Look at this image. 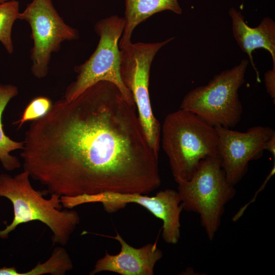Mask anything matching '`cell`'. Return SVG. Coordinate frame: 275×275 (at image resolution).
<instances>
[{"label": "cell", "mask_w": 275, "mask_h": 275, "mask_svg": "<svg viewBox=\"0 0 275 275\" xmlns=\"http://www.w3.org/2000/svg\"><path fill=\"white\" fill-rule=\"evenodd\" d=\"M32 121L20 156L24 170L48 194L146 195L160 186L158 153L135 103L115 84L97 82Z\"/></svg>", "instance_id": "6da1fadb"}, {"label": "cell", "mask_w": 275, "mask_h": 275, "mask_svg": "<svg viewBox=\"0 0 275 275\" xmlns=\"http://www.w3.org/2000/svg\"><path fill=\"white\" fill-rule=\"evenodd\" d=\"M30 174L25 170L12 176L0 174V197L11 201L13 218L9 225L0 230V237L7 238L19 225L32 221H39L52 233V241L62 246L68 243L80 222L78 213L74 210H63L61 197L51 194L49 199L46 189L36 190L32 186Z\"/></svg>", "instance_id": "7a4b0ae2"}, {"label": "cell", "mask_w": 275, "mask_h": 275, "mask_svg": "<svg viewBox=\"0 0 275 275\" xmlns=\"http://www.w3.org/2000/svg\"><path fill=\"white\" fill-rule=\"evenodd\" d=\"M161 132L162 147L176 183L189 179L202 160L219 155L215 127L192 112L179 108L169 114Z\"/></svg>", "instance_id": "3957f363"}, {"label": "cell", "mask_w": 275, "mask_h": 275, "mask_svg": "<svg viewBox=\"0 0 275 275\" xmlns=\"http://www.w3.org/2000/svg\"><path fill=\"white\" fill-rule=\"evenodd\" d=\"M177 183L183 209L199 215L208 238L212 240L226 204L236 193L222 167L219 155L202 160L189 179Z\"/></svg>", "instance_id": "277c9868"}, {"label": "cell", "mask_w": 275, "mask_h": 275, "mask_svg": "<svg viewBox=\"0 0 275 275\" xmlns=\"http://www.w3.org/2000/svg\"><path fill=\"white\" fill-rule=\"evenodd\" d=\"M248 64L243 59L215 75L206 85L191 90L184 97L180 108L193 113L214 127H234L242 114L238 92L245 81Z\"/></svg>", "instance_id": "5b68a950"}, {"label": "cell", "mask_w": 275, "mask_h": 275, "mask_svg": "<svg viewBox=\"0 0 275 275\" xmlns=\"http://www.w3.org/2000/svg\"><path fill=\"white\" fill-rule=\"evenodd\" d=\"M124 25V18L117 15L102 19L95 24V31L99 37L98 44L87 61L74 67L77 75L66 88L64 97L66 100L74 99L97 82L107 81L118 87L129 102L134 103L120 74L119 42Z\"/></svg>", "instance_id": "8992f818"}, {"label": "cell", "mask_w": 275, "mask_h": 275, "mask_svg": "<svg viewBox=\"0 0 275 275\" xmlns=\"http://www.w3.org/2000/svg\"><path fill=\"white\" fill-rule=\"evenodd\" d=\"M173 38L155 43H131L120 49V74L132 94L140 123L151 147L159 153L161 126L154 116L149 93L151 66L159 50Z\"/></svg>", "instance_id": "52a82bcc"}, {"label": "cell", "mask_w": 275, "mask_h": 275, "mask_svg": "<svg viewBox=\"0 0 275 275\" xmlns=\"http://www.w3.org/2000/svg\"><path fill=\"white\" fill-rule=\"evenodd\" d=\"M63 207L73 208L89 203H101L109 213L116 212L130 203L140 205L162 222V237L169 244H176L180 237V214L183 207L177 191L167 189L154 196L131 193H104L93 195L61 196Z\"/></svg>", "instance_id": "ba28073f"}, {"label": "cell", "mask_w": 275, "mask_h": 275, "mask_svg": "<svg viewBox=\"0 0 275 275\" xmlns=\"http://www.w3.org/2000/svg\"><path fill=\"white\" fill-rule=\"evenodd\" d=\"M18 19L28 22L31 29L32 72L38 78H44L48 74L51 54L60 50L63 41L77 39L79 33L64 22L52 0H32L19 13Z\"/></svg>", "instance_id": "9c48e42d"}, {"label": "cell", "mask_w": 275, "mask_h": 275, "mask_svg": "<svg viewBox=\"0 0 275 275\" xmlns=\"http://www.w3.org/2000/svg\"><path fill=\"white\" fill-rule=\"evenodd\" d=\"M222 167L229 182L237 184L246 174L249 162L262 156L266 142L275 133L268 126L257 125L239 132L215 126Z\"/></svg>", "instance_id": "30bf717a"}, {"label": "cell", "mask_w": 275, "mask_h": 275, "mask_svg": "<svg viewBox=\"0 0 275 275\" xmlns=\"http://www.w3.org/2000/svg\"><path fill=\"white\" fill-rule=\"evenodd\" d=\"M118 241L120 252L111 255L106 251L105 255L98 260L90 274L111 271L121 275H153L156 263L162 257V252L157 243H148L135 248L127 243L116 231L114 236H108Z\"/></svg>", "instance_id": "8fae6325"}, {"label": "cell", "mask_w": 275, "mask_h": 275, "mask_svg": "<svg viewBox=\"0 0 275 275\" xmlns=\"http://www.w3.org/2000/svg\"><path fill=\"white\" fill-rule=\"evenodd\" d=\"M232 20L233 36L243 52L248 56L250 62L260 81L259 73L253 61L252 53L258 48H264L270 54L273 68L275 69V22L270 17L264 18L255 28H251L245 23L241 13L234 8L229 11Z\"/></svg>", "instance_id": "7c38bea8"}, {"label": "cell", "mask_w": 275, "mask_h": 275, "mask_svg": "<svg viewBox=\"0 0 275 275\" xmlns=\"http://www.w3.org/2000/svg\"><path fill=\"white\" fill-rule=\"evenodd\" d=\"M169 10L177 14L182 10L178 0H125V25L119 42L123 49L131 43V38L135 27L154 14Z\"/></svg>", "instance_id": "4fadbf2b"}, {"label": "cell", "mask_w": 275, "mask_h": 275, "mask_svg": "<svg viewBox=\"0 0 275 275\" xmlns=\"http://www.w3.org/2000/svg\"><path fill=\"white\" fill-rule=\"evenodd\" d=\"M18 94L17 87L0 84V161L4 169L8 171H12L21 166L19 160L10 153L17 149H22L23 142L15 141L7 136L2 123L3 114L6 107L11 99Z\"/></svg>", "instance_id": "5bb4252c"}, {"label": "cell", "mask_w": 275, "mask_h": 275, "mask_svg": "<svg viewBox=\"0 0 275 275\" xmlns=\"http://www.w3.org/2000/svg\"><path fill=\"white\" fill-rule=\"evenodd\" d=\"M73 267L72 261L67 251L63 247L58 246L54 249L47 260L42 263H38L26 272H19L17 270L15 275H64Z\"/></svg>", "instance_id": "9a60e30c"}, {"label": "cell", "mask_w": 275, "mask_h": 275, "mask_svg": "<svg viewBox=\"0 0 275 275\" xmlns=\"http://www.w3.org/2000/svg\"><path fill=\"white\" fill-rule=\"evenodd\" d=\"M19 13L17 1L10 0L0 3V42L9 54L14 50L12 30Z\"/></svg>", "instance_id": "2e32d148"}, {"label": "cell", "mask_w": 275, "mask_h": 275, "mask_svg": "<svg viewBox=\"0 0 275 275\" xmlns=\"http://www.w3.org/2000/svg\"><path fill=\"white\" fill-rule=\"evenodd\" d=\"M51 100L45 96H38L32 99L25 108L21 118L14 123L20 128L26 122L44 116L50 109Z\"/></svg>", "instance_id": "e0dca14e"}, {"label": "cell", "mask_w": 275, "mask_h": 275, "mask_svg": "<svg viewBox=\"0 0 275 275\" xmlns=\"http://www.w3.org/2000/svg\"><path fill=\"white\" fill-rule=\"evenodd\" d=\"M265 83L266 90L273 99L274 103L275 100V69H272L271 71L267 72L265 74Z\"/></svg>", "instance_id": "ac0fdd59"}, {"label": "cell", "mask_w": 275, "mask_h": 275, "mask_svg": "<svg viewBox=\"0 0 275 275\" xmlns=\"http://www.w3.org/2000/svg\"><path fill=\"white\" fill-rule=\"evenodd\" d=\"M264 150L269 151L275 157V133L266 142Z\"/></svg>", "instance_id": "d6986e66"}, {"label": "cell", "mask_w": 275, "mask_h": 275, "mask_svg": "<svg viewBox=\"0 0 275 275\" xmlns=\"http://www.w3.org/2000/svg\"><path fill=\"white\" fill-rule=\"evenodd\" d=\"M8 1H10V0H0V3H4V2Z\"/></svg>", "instance_id": "ffe728a7"}]
</instances>
